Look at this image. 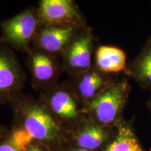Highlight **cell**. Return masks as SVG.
<instances>
[{"instance_id": "obj_1", "label": "cell", "mask_w": 151, "mask_h": 151, "mask_svg": "<svg viewBox=\"0 0 151 151\" xmlns=\"http://www.w3.org/2000/svg\"><path fill=\"white\" fill-rule=\"evenodd\" d=\"M9 104L14 113V125L34 141L51 151H64L70 146V132L39 99L18 92Z\"/></svg>"}, {"instance_id": "obj_2", "label": "cell", "mask_w": 151, "mask_h": 151, "mask_svg": "<svg viewBox=\"0 0 151 151\" xmlns=\"http://www.w3.org/2000/svg\"><path fill=\"white\" fill-rule=\"evenodd\" d=\"M132 86L126 78L115 82L83 107L86 117L99 125L118 128L125 120L123 113L129 101Z\"/></svg>"}, {"instance_id": "obj_3", "label": "cell", "mask_w": 151, "mask_h": 151, "mask_svg": "<svg viewBox=\"0 0 151 151\" xmlns=\"http://www.w3.org/2000/svg\"><path fill=\"white\" fill-rule=\"evenodd\" d=\"M0 44L28 53L32 49L34 39L41 22L37 9L29 7L12 18L0 22Z\"/></svg>"}, {"instance_id": "obj_4", "label": "cell", "mask_w": 151, "mask_h": 151, "mask_svg": "<svg viewBox=\"0 0 151 151\" xmlns=\"http://www.w3.org/2000/svg\"><path fill=\"white\" fill-rule=\"evenodd\" d=\"M39 99L70 132L84 116L82 106L68 82L41 92Z\"/></svg>"}, {"instance_id": "obj_5", "label": "cell", "mask_w": 151, "mask_h": 151, "mask_svg": "<svg viewBox=\"0 0 151 151\" xmlns=\"http://www.w3.org/2000/svg\"><path fill=\"white\" fill-rule=\"evenodd\" d=\"M37 11L41 27H87L78 5L72 0H41Z\"/></svg>"}, {"instance_id": "obj_6", "label": "cell", "mask_w": 151, "mask_h": 151, "mask_svg": "<svg viewBox=\"0 0 151 151\" xmlns=\"http://www.w3.org/2000/svg\"><path fill=\"white\" fill-rule=\"evenodd\" d=\"M26 64L31 73L33 88L41 92L56 86L64 70L60 58L36 48L27 53Z\"/></svg>"}, {"instance_id": "obj_7", "label": "cell", "mask_w": 151, "mask_h": 151, "mask_svg": "<svg viewBox=\"0 0 151 151\" xmlns=\"http://www.w3.org/2000/svg\"><path fill=\"white\" fill-rule=\"evenodd\" d=\"M94 43L91 28L87 26L81 29L60 58L64 71L72 76L91 69L92 56L96 50Z\"/></svg>"}, {"instance_id": "obj_8", "label": "cell", "mask_w": 151, "mask_h": 151, "mask_svg": "<svg viewBox=\"0 0 151 151\" xmlns=\"http://www.w3.org/2000/svg\"><path fill=\"white\" fill-rule=\"evenodd\" d=\"M118 129L99 125L83 116L70 132V145L90 151H103L115 139Z\"/></svg>"}, {"instance_id": "obj_9", "label": "cell", "mask_w": 151, "mask_h": 151, "mask_svg": "<svg viewBox=\"0 0 151 151\" xmlns=\"http://www.w3.org/2000/svg\"><path fill=\"white\" fill-rule=\"evenodd\" d=\"M26 80L23 69L12 49L0 44V104L9 103L14 94L20 92Z\"/></svg>"}, {"instance_id": "obj_10", "label": "cell", "mask_w": 151, "mask_h": 151, "mask_svg": "<svg viewBox=\"0 0 151 151\" xmlns=\"http://www.w3.org/2000/svg\"><path fill=\"white\" fill-rule=\"evenodd\" d=\"M70 77L67 82L82 109L116 81L110 74L101 72L94 65L89 70Z\"/></svg>"}, {"instance_id": "obj_11", "label": "cell", "mask_w": 151, "mask_h": 151, "mask_svg": "<svg viewBox=\"0 0 151 151\" xmlns=\"http://www.w3.org/2000/svg\"><path fill=\"white\" fill-rule=\"evenodd\" d=\"M82 29L76 27H40L34 39L32 48L60 58Z\"/></svg>"}, {"instance_id": "obj_12", "label": "cell", "mask_w": 151, "mask_h": 151, "mask_svg": "<svg viewBox=\"0 0 151 151\" xmlns=\"http://www.w3.org/2000/svg\"><path fill=\"white\" fill-rule=\"evenodd\" d=\"M123 73L142 89L151 91V35L139 54L128 62Z\"/></svg>"}, {"instance_id": "obj_13", "label": "cell", "mask_w": 151, "mask_h": 151, "mask_svg": "<svg viewBox=\"0 0 151 151\" xmlns=\"http://www.w3.org/2000/svg\"><path fill=\"white\" fill-rule=\"evenodd\" d=\"M127 65V55L121 48L106 45L96 48L93 65L101 72L107 74L124 72Z\"/></svg>"}, {"instance_id": "obj_14", "label": "cell", "mask_w": 151, "mask_h": 151, "mask_svg": "<svg viewBox=\"0 0 151 151\" xmlns=\"http://www.w3.org/2000/svg\"><path fill=\"white\" fill-rule=\"evenodd\" d=\"M103 151H146L133 126V120H124L118 128L115 139Z\"/></svg>"}, {"instance_id": "obj_15", "label": "cell", "mask_w": 151, "mask_h": 151, "mask_svg": "<svg viewBox=\"0 0 151 151\" xmlns=\"http://www.w3.org/2000/svg\"><path fill=\"white\" fill-rule=\"evenodd\" d=\"M9 132V131H8ZM0 151H21L11 141L7 133L4 140L0 143Z\"/></svg>"}, {"instance_id": "obj_16", "label": "cell", "mask_w": 151, "mask_h": 151, "mask_svg": "<svg viewBox=\"0 0 151 151\" xmlns=\"http://www.w3.org/2000/svg\"><path fill=\"white\" fill-rule=\"evenodd\" d=\"M25 151H51L42 143L34 141L28 146Z\"/></svg>"}, {"instance_id": "obj_17", "label": "cell", "mask_w": 151, "mask_h": 151, "mask_svg": "<svg viewBox=\"0 0 151 151\" xmlns=\"http://www.w3.org/2000/svg\"><path fill=\"white\" fill-rule=\"evenodd\" d=\"M9 129L3 125H0V143L4 140L6 137L7 133H8Z\"/></svg>"}, {"instance_id": "obj_18", "label": "cell", "mask_w": 151, "mask_h": 151, "mask_svg": "<svg viewBox=\"0 0 151 151\" xmlns=\"http://www.w3.org/2000/svg\"><path fill=\"white\" fill-rule=\"evenodd\" d=\"M64 151H90V150H86V149L81 148H78V147L71 146L70 145V146H68Z\"/></svg>"}, {"instance_id": "obj_19", "label": "cell", "mask_w": 151, "mask_h": 151, "mask_svg": "<svg viewBox=\"0 0 151 151\" xmlns=\"http://www.w3.org/2000/svg\"><path fill=\"white\" fill-rule=\"evenodd\" d=\"M147 107H148V110H149V111H150V115H151V96H150V97L149 98L148 102H147Z\"/></svg>"}]
</instances>
